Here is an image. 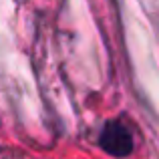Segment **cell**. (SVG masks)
<instances>
[{
    "mask_svg": "<svg viewBox=\"0 0 159 159\" xmlns=\"http://www.w3.org/2000/svg\"><path fill=\"white\" fill-rule=\"evenodd\" d=\"M99 147L113 157H129L133 153V135L121 121H107L99 135Z\"/></svg>",
    "mask_w": 159,
    "mask_h": 159,
    "instance_id": "6da1fadb",
    "label": "cell"
}]
</instances>
